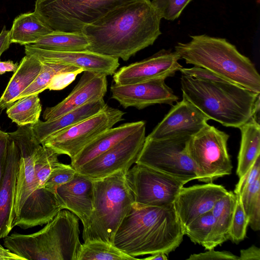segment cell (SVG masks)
Returning a JSON list of instances; mask_svg holds the SVG:
<instances>
[{
	"label": "cell",
	"mask_w": 260,
	"mask_h": 260,
	"mask_svg": "<svg viewBox=\"0 0 260 260\" xmlns=\"http://www.w3.org/2000/svg\"><path fill=\"white\" fill-rule=\"evenodd\" d=\"M161 19L150 0H136L85 25L81 33L89 42L87 50L127 61L153 44L161 34Z\"/></svg>",
	"instance_id": "obj_1"
},
{
	"label": "cell",
	"mask_w": 260,
	"mask_h": 260,
	"mask_svg": "<svg viewBox=\"0 0 260 260\" xmlns=\"http://www.w3.org/2000/svg\"><path fill=\"white\" fill-rule=\"evenodd\" d=\"M184 236L173 204L156 207L134 202L115 234L113 244L135 257L159 252L168 255Z\"/></svg>",
	"instance_id": "obj_2"
},
{
	"label": "cell",
	"mask_w": 260,
	"mask_h": 260,
	"mask_svg": "<svg viewBox=\"0 0 260 260\" xmlns=\"http://www.w3.org/2000/svg\"><path fill=\"white\" fill-rule=\"evenodd\" d=\"M182 97L209 119L226 127L238 128L253 115L258 117L259 94L229 82L180 78Z\"/></svg>",
	"instance_id": "obj_3"
},
{
	"label": "cell",
	"mask_w": 260,
	"mask_h": 260,
	"mask_svg": "<svg viewBox=\"0 0 260 260\" xmlns=\"http://www.w3.org/2000/svg\"><path fill=\"white\" fill-rule=\"evenodd\" d=\"M178 43L175 52L186 63L207 69L225 80L260 93V76L250 59L224 38L206 35L190 36Z\"/></svg>",
	"instance_id": "obj_4"
},
{
	"label": "cell",
	"mask_w": 260,
	"mask_h": 260,
	"mask_svg": "<svg viewBox=\"0 0 260 260\" xmlns=\"http://www.w3.org/2000/svg\"><path fill=\"white\" fill-rule=\"evenodd\" d=\"M79 235V218L62 209L41 230L8 235L4 245L25 260H77L82 244Z\"/></svg>",
	"instance_id": "obj_5"
},
{
	"label": "cell",
	"mask_w": 260,
	"mask_h": 260,
	"mask_svg": "<svg viewBox=\"0 0 260 260\" xmlns=\"http://www.w3.org/2000/svg\"><path fill=\"white\" fill-rule=\"evenodd\" d=\"M127 171L93 180V210L83 226L84 242L98 240L113 244L115 234L134 203L126 181Z\"/></svg>",
	"instance_id": "obj_6"
},
{
	"label": "cell",
	"mask_w": 260,
	"mask_h": 260,
	"mask_svg": "<svg viewBox=\"0 0 260 260\" xmlns=\"http://www.w3.org/2000/svg\"><path fill=\"white\" fill-rule=\"evenodd\" d=\"M136 0H36L34 13L53 30L81 32L86 24Z\"/></svg>",
	"instance_id": "obj_7"
},
{
	"label": "cell",
	"mask_w": 260,
	"mask_h": 260,
	"mask_svg": "<svg viewBox=\"0 0 260 260\" xmlns=\"http://www.w3.org/2000/svg\"><path fill=\"white\" fill-rule=\"evenodd\" d=\"M229 135L208 124L188 141L187 150L200 181L212 182L232 173L233 165L228 150Z\"/></svg>",
	"instance_id": "obj_8"
},
{
	"label": "cell",
	"mask_w": 260,
	"mask_h": 260,
	"mask_svg": "<svg viewBox=\"0 0 260 260\" xmlns=\"http://www.w3.org/2000/svg\"><path fill=\"white\" fill-rule=\"evenodd\" d=\"M191 137L178 136L158 140L146 138L136 163L171 176L185 184L198 180L187 145Z\"/></svg>",
	"instance_id": "obj_9"
},
{
	"label": "cell",
	"mask_w": 260,
	"mask_h": 260,
	"mask_svg": "<svg viewBox=\"0 0 260 260\" xmlns=\"http://www.w3.org/2000/svg\"><path fill=\"white\" fill-rule=\"evenodd\" d=\"M124 114L106 104L96 114L51 136L41 145L72 160L97 136L122 120Z\"/></svg>",
	"instance_id": "obj_10"
},
{
	"label": "cell",
	"mask_w": 260,
	"mask_h": 260,
	"mask_svg": "<svg viewBox=\"0 0 260 260\" xmlns=\"http://www.w3.org/2000/svg\"><path fill=\"white\" fill-rule=\"evenodd\" d=\"M125 177L134 202L145 206L173 204L185 184L171 176L138 163L127 171Z\"/></svg>",
	"instance_id": "obj_11"
},
{
	"label": "cell",
	"mask_w": 260,
	"mask_h": 260,
	"mask_svg": "<svg viewBox=\"0 0 260 260\" xmlns=\"http://www.w3.org/2000/svg\"><path fill=\"white\" fill-rule=\"evenodd\" d=\"M145 129L144 125L76 171L98 180L121 170L127 171L137 160L146 139Z\"/></svg>",
	"instance_id": "obj_12"
},
{
	"label": "cell",
	"mask_w": 260,
	"mask_h": 260,
	"mask_svg": "<svg viewBox=\"0 0 260 260\" xmlns=\"http://www.w3.org/2000/svg\"><path fill=\"white\" fill-rule=\"evenodd\" d=\"M8 134L20 152L14 204L15 218L34 191L35 161L41 144L36 141L31 125L19 126L16 131Z\"/></svg>",
	"instance_id": "obj_13"
},
{
	"label": "cell",
	"mask_w": 260,
	"mask_h": 260,
	"mask_svg": "<svg viewBox=\"0 0 260 260\" xmlns=\"http://www.w3.org/2000/svg\"><path fill=\"white\" fill-rule=\"evenodd\" d=\"M165 80L158 78L124 85L114 83L110 88L111 98L125 109L133 107L140 110L162 104L173 106L179 98Z\"/></svg>",
	"instance_id": "obj_14"
},
{
	"label": "cell",
	"mask_w": 260,
	"mask_h": 260,
	"mask_svg": "<svg viewBox=\"0 0 260 260\" xmlns=\"http://www.w3.org/2000/svg\"><path fill=\"white\" fill-rule=\"evenodd\" d=\"M175 51L161 49L141 61L121 67L113 75L116 84L124 85L173 76L183 67Z\"/></svg>",
	"instance_id": "obj_15"
},
{
	"label": "cell",
	"mask_w": 260,
	"mask_h": 260,
	"mask_svg": "<svg viewBox=\"0 0 260 260\" xmlns=\"http://www.w3.org/2000/svg\"><path fill=\"white\" fill-rule=\"evenodd\" d=\"M209 120L198 108L183 98L173 105L146 138L158 140L178 136L191 137L207 125Z\"/></svg>",
	"instance_id": "obj_16"
},
{
	"label": "cell",
	"mask_w": 260,
	"mask_h": 260,
	"mask_svg": "<svg viewBox=\"0 0 260 260\" xmlns=\"http://www.w3.org/2000/svg\"><path fill=\"white\" fill-rule=\"evenodd\" d=\"M25 53L41 62L72 66L107 76L113 75L119 66V59L85 50L61 52L44 50L26 45Z\"/></svg>",
	"instance_id": "obj_17"
},
{
	"label": "cell",
	"mask_w": 260,
	"mask_h": 260,
	"mask_svg": "<svg viewBox=\"0 0 260 260\" xmlns=\"http://www.w3.org/2000/svg\"><path fill=\"white\" fill-rule=\"evenodd\" d=\"M228 191L223 186L212 182L183 187L173 203L183 228L199 216L211 211L217 201Z\"/></svg>",
	"instance_id": "obj_18"
},
{
	"label": "cell",
	"mask_w": 260,
	"mask_h": 260,
	"mask_svg": "<svg viewBox=\"0 0 260 260\" xmlns=\"http://www.w3.org/2000/svg\"><path fill=\"white\" fill-rule=\"evenodd\" d=\"M107 75L84 71L77 85L62 101L51 107H47L43 114L45 121L60 115L87 103L104 99L107 91Z\"/></svg>",
	"instance_id": "obj_19"
},
{
	"label": "cell",
	"mask_w": 260,
	"mask_h": 260,
	"mask_svg": "<svg viewBox=\"0 0 260 260\" xmlns=\"http://www.w3.org/2000/svg\"><path fill=\"white\" fill-rule=\"evenodd\" d=\"M19 156V148L10 137L6 167L0 184V239L7 236L14 228V204Z\"/></svg>",
	"instance_id": "obj_20"
},
{
	"label": "cell",
	"mask_w": 260,
	"mask_h": 260,
	"mask_svg": "<svg viewBox=\"0 0 260 260\" xmlns=\"http://www.w3.org/2000/svg\"><path fill=\"white\" fill-rule=\"evenodd\" d=\"M93 181L76 172L74 178L59 187L56 193L67 209L76 215L84 226L93 210Z\"/></svg>",
	"instance_id": "obj_21"
},
{
	"label": "cell",
	"mask_w": 260,
	"mask_h": 260,
	"mask_svg": "<svg viewBox=\"0 0 260 260\" xmlns=\"http://www.w3.org/2000/svg\"><path fill=\"white\" fill-rule=\"evenodd\" d=\"M106 105L104 99H102L69 111L55 119L45 121L39 120L31 125L35 139L41 144L51 136L96 114Z\"/></svg>",
	"instance_id": "obj_22"
},
{
	"label": "cell",
	"mask_w": 260,
	"mask_h": 260,
	"mask_svg": "<svg viewBox=\"0 0 260 260\" xmlns=\"http://www.w3.org/2000/svg\"><path fill=\"white\" fill-rule=\"evenodd\" d=\"M144 125H146L145 121L141 120L125 123L105 131L86 145L71 160V166L75 170L77 169L105 152Z\"/></svg>",
	"instance_id": "obj_23"
},
{
	"label": "cell",
	"mask_w": 260,
	"mask_h": 260,
	"mask_svg": "<svg viewBox=\"0 0 260 260\" xmlns=\"http://www.w3.org/2000/svg\"><path fill=\"white\" fill-rule=\"evenodd\" d=\"M42 62L36 58L25 55L22 58L0 98V109L9 108L20 94L35 80L39 74Z\"/></svg>",
	"instance_id": "obj_24"
},
{
	"label": "cell",
	"mask_w": 260,
	"mask_h": 260,
	"mask_svg": "<svg viewBox=\"0 0 260 260\" xmlns=\"http://www.w3.org/2000/svg\"><path fill=\"white\" fill-rule=\"evenodd\" d=\"M258 119L253 116L239 127L241 139L236 173L239 178L244 175L260 155V125Z\"/></svg>",
	"instance_id": "obj_25"
},
{
	"label": "cell",
	"mask_w": 260,
	"mask_h": 260,
	"mask_svg": "<svg viewBox=\"0 0 260 260\" xmlns=\"http://www.w3.org/2000/svg\"><path fill=\"white\" fill-rule=\"evenodd\" d=\"M52 31L34 12L23 13L13 22L10 30V41L21 45L32 44Z\"/></svg>",
	"instance_id": "obj_26"
},
{
	"label": "cell",
	"mask_w": 260,
	"mask_h": 260,
	"mask_svg": "<svg viewBox=\"0 0 260 260\" xmlns=\"http://www.w3.org/2000/svg\"><path fill=\"white\" fill-rule=\"evenodd\" d=\"M30 45L44 50L69 52L87 50L89 42L81 32L53 30Z\"/></svg>",
	"instance_id": "obj_27"
},
{
	"label": "cell",
	"mask_w": 260,
	"mask_h": 260,
	"mask_svg": "<svg viewBox=\"0 0 260 260\" xmlns=\"http://www.w3.org/2000/svg\"><path fill=\"white\" fill-rule=\"evenodd\" d=\"M237 196L228 191L215 203L211 210L215 219V239L217 246L228 240V233L236 203Z\"/></svg>",
	"instance_id": "obj_28"
},
{
	"label": "cell",
	"mask_w": 260,
	"mask_h": 260,
	"mask_svg": "<svg viewBox=\"0 0 260 260\" xmlns=\"http://www.w3.org/2000/svg\"><path fill=\"white\" fill-rule=\"evenodd\" d=\"M215 219L211 212L206 213L191 221L184 228L187 235L194 244L209 250L217 246L215 239Z\"/></svg>",
	"instance_id": "obj_29"
},
{
	"label": "cell",
	"mask_w": 260,
	"mask_h": 260,
	"mask_svg": "<svg viewBox=\"0 0 260 260\" xmlns=\"http://www.w3.org/2000/svg\"><path fill=\"white\" fill-rule=\"evenodd\" d=\"M42 105L39 94L21 98L7 108L8 116L18 126L31 125L40 120Z\"/></svg>",
	"instance_id": "obj_30"
},
{
	"label": "cell",
	"mask_w": 260,
	"mask_h": 260,
	"mask_svg": "<svg viewBox=\"0 0 260 260\" xmlns=\"http://www.w3.org/2000/svg\"><path fill=\"white\" fill-rule=\"evenodd\" d=\"M116 247L113 244L102 241L84 242L77 260H136Z\"/></svg>",
	"instance_id": "obj_31"
},
{
	"label": "cell",
	"mask_w": 260,
	"mask_h": 260,
	"mask_svg": "<svg viewBox=\"0 0 260 260\" xmlns=\"http://www.w3.org/2000/svg\"><path fill=\"white\" fill-rule=\"evenodd\" d=\"M42 63L41 69L37 77L20 94L17 100L30 95L39 94L47 89V87L52 78L57 74L63 72L74 71L80 69L62 63L43 62H42Z\"/></svg>",
	"instance_id": "obj_32"
},
{
	"label": "cell",
	"mask_w": 260,
	"mask_h": 260,
	"mask_svg": "<svg viewBox=\"0 0 260 260\" xmlns=\"http://www.w3.org/2000/svg\"><path fill=\"white\" fill-rule=\"evenodd\" d=\"M244 210L249 218V225L254 231L260 230V178L245 188L241 194Z\"/></svg>",
	"instance_id": "obj_33"
},
{
	"label": "cell",
	"mask_w": 260,
	"mask_h": 260,
	"mask_svg": "<svg viewBox=\"0 0 260 260\" xmlns=\"http://www.w3.org/2000/svg\"><path fill=\"white\" fill-rule=\"evenodd\" d=\"M236 203L228 233V240L237 244L243 241L246 235L249 218L246 215L240 195H236Z\"/></svg>",
	"instance_id": "obj_34"
},
{
	"label": "cell",
	"mask_w": 260,
	"mask_h": 260,
	"mask_svg": "<svg viewBox=\"0 0 260 260\" xmlns=\"http://www.w3.org/2000/svg\"><path fill=\"white\" fill-rule=\"evenodd\" d=\"M191 0H152L151 3L161 18L174 20Z\"/></svg>",
	"instance_id": "obj_35"
},
{
	"label": "cell",
	"mask_w": 260,
	"mask_h": 260,
	"mask_svg": "<svg viewBox=\"0 0 260 260\" xmlns=\"http://www.w3.org/2000/svg\"><path fill=\"white\" fill-rule=\"evenodd\" d=\"M76 172L71 165L60 162L52 171L44 187L56 193L57 189L71 180Z\"/></svg>",
	"instance_id": "obj_36"
},
{
	"label": "cell",
	"mask_w": 260,
	"mask_h": 260,
	"mask_svg": "<svg viewBox=\"0 0 260 260\" xmlns=\"http://www.w3.org/2000/svg\"><path fill=\"white\" fill-rule=\"evenodd\" d=\"M179 71L182 75L201 80L212 82H229L213 72L200 67L194 66L190 68L182 67Z\"/></svg>",
	"instance_id": "obj_37"
},
{
	"label": "cell",
	"mask_w": 260,
	"mask_h": 260,
	"mask_svg": "<svg viewBox=\"0 0 260 260\" xmlns=\"http://www.w3.org/2000/svg\"><path fill=\"white\" fill-rule=\"evenodd\" d=\"M260 178V156H258L249 170L239 178L234 193L240 195L243 190Z\"/></svg>",
	"instance_id": "obj_38"
},
{
	"label": "cell",
	"mask_w": 260,
	"mask_h": 260,
	"mask_svg": "<svg viewBox=\"0 0 260 260\" xmlns=\"http://www.w3.org/2000/svg\"><path fill=\"white\" fill-rule=\"evenodd\" d=\"M83 71L84 70L80 68L74 71L59 73L53 76L47 89L50 90H61L73 82L77 76Z\"/></svg>",
	"instance_id": "obj_39"
},
{
	"label": "cell",
	"mask_w": 260,
	"mask_h": 260,
	"mask_svg": "<svg viewBox=\"0 0 260 260\" xmlns=\"http://www.w3.org/2000/svg\"><path fill=\"white\" fill-rule=\"evenodd\" d=\"M238 256L227 251H215L214 248L204 252L191 254L187 260L228 259L238 260Z\"/></svg>",
	"instance_id": "obj_40"
},
{
	"label": "cell",
	"mask_w": 260,
	"mask_h": 260,
	"mask_svg": "<svg viewBox=\"0 0 260 260\" xmlns=\"http://www.w3.org/2000/svg\"><path fill=\"white\" fill-rule=\"evenodd\" d=\"M9 138L8 133L2 131L0 134V184L6 167Z\"/></svg>",
	"instance_id": "obj_41"
},
{
	"label": "cell",
	"mask_w": 260,
	"mask_h": 260,
	"mask_svg": "<svg viewBox=\"0 0 260 260\" xmlns=\"http://www.w3.org/2000/svg\"><path fill=\"white\" fill-rule=\"evenodd\" d=\"M238 260H260V249L254 245L240 250Z\"/></svg>",
	"instance_id": "obj_42"
},
{
	"label": "cell",
	"mask_w": 260,
	"mask_h": 260,
	"mask_svg": "<svg viewBox=\"0 0 260 260\" xmlns=\"http://www.w3.org/2000/svg\"><path fill=\"white\" fill-rule=\"evenodd\" d=\"M11 44L10 38V30H7L4 26L0 32V58Z\"/></svg>",
	"instance_id": "obj_43"
},
{
	"label": "cell",
	"mask_w": 260,
	"mask_h": 260,
	"mask_svg": "<svg viewBox=\"0 0 260 260\" xmlns=\"http://www.w3.org/2000/svg\"><path fill=\"white\" fill-rule=\"evenodd\" d=\"M0 260H25L0 244Z\"/></svg>",
	"instance_id": "obj_44"
},
{
	"label": "cell",
	"mask_w": 260,
	"mask_h": 260,
	"mask_svg": "<svg viewBox=\"0 0 260 260\" xmlns=\"http://www.w3.org/2000/svg\"><path fill=\"white\" fill-rule=\"evenodd\" d=\"M18 64L14 63L12 60H7L2 61L0 60V75H2L6 72H13L17 70Z\"/></svg>",
	"instance_id": "obj_45"
},
{
	"label": "cell",
	"mask_w": 260,
	"mask_h": 260,
	"mask_svg": "<svg viewBox=\"0 0 260 260\" xmlns=\"http://www.w3.org/2000/svg\"><path fill=\"white\" fill-rule=\"evenodd\" d=\"M146 260H167V255L164 253L159 252L151 254L150 256L143 258Z\"/></svg>",
	"instance_id": "obj_46"
},
{
	"label": "cell",
	"mask_w": 260,
	"mask_h": 260,
	"mask_svg": "<svg viewBox=\"0 0 260 260\" xmlns=\"http://www.w3.org/2000/svg\"><path fill=\"white\" fill-rule=\"evenodd\" d=\"M2 131L1 130V128H0V134L1 133Z\"/></svg>",
	"instance_id": "obj_47"
}]
</instances>
